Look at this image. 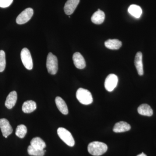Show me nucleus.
Listing matches in <instances>:
<instances>
[{
  "instance_id": "obj_22",
  "label": "nucleus",
  "mask_w": 156,
  "mask_h": 156,
  "mask_svg": "<svg viewBox=\"0 0 156 156\" xmlns=\"http://www.w3.org/2000/svg\"><path fill=\"white\" fill-rule=\"evenodd\" d=\"M27 152L30 155L34 156H44L45 154L44 150L37 149L30 145L27 148Z\"/></svg>"
},
{
  "instance_id": "obj_21",
  "label": "nucleus",
  "mask_w": 156,
  "mask_h": 156,
  "mask_svg": "<svg viewBox=\"0 0 156 156\" xmlns=\"http://www.w3.org/2000/svg\"><path fill=\"white\" fill-rule=\"evenodd\" d=\"M27 133V128L23 125H19L16 128L15 134L18 137L23 138Z\"/></svg>"
},
{
  "instance_id": "obj_4",
  "label": "nucleus",
  "mask_w": 156,
  "mask_h": 156,
  "mask_svg": "<svg viewBox=\"0 0 156 156\" xmlns=\"http://www.w3.org/2000/svg\"><path fill=\"white\" fill-rule=\"evenodd\" d=\"M46 65L49 73L51 75L56 74L58 69V59L56 56L52 53L48 54Z\"/></svg>"
},
{
  "instance_id": "obj_13",
  "label": "nucleus",
  "mask_w": 156,
  "mask_h": 156,
  "mask_svg": "<svg viewBox=\"0 0 156 156\" xmlns=\"http://www.w3.org/2000/svg\"><path fill=\"white\" fill-rule=\"evenodd\" d=\"M131 128V126L128 123L121 121L115 124L113 131L115 133H122L129 131Z\"/></svg>"
},
{
  "instance_id": "obj_7",
  "label": "nucleus",
  "mask_w": 156,
  "mask_h": 156,
  "mask_svg": "<svg viewBox=\"0 0 156 156\" xmlns=\"http://www.w3.org/2000/svg\"><path fill=\"white\" fill-rule=\"evenodd\" d=\"M118 78L114 74H111L107 77L105 82V87L108 92H112L116 87L118 83Z\"/></svg>"
},
{
  "instance_id": "obj_19",
  "label": "nucleus",
  "mask_w": 156,
  "mask_h": 156,
  "mask_svg": "<svg viewBox=\"0 0 156 156\" xmlns=\"http://www.w3.org/2000/svg\"><path fill=\"white\" fill-rule=\"evenodd\" d=\"M30 145L35 148L41 150H44L46 147L44 141L39 137L33 138L30 141Z\"/></svg>"
},
{
  "instance_id": "obj_11",
  "label": "nucleus",
  "mask_w": 156,
  "mask_h": 156,
  "mask_svg": "<svg viewBox=\"0 0 156 156\" xmlns=\"http://www.w3.org/2000/svg\"><path fill=\"white\" fill-rule=\"evenodd\" d=\"M17 99V93L16 91H12L7 96L5 105L8 109L13 108L16 104Z\"/></svg>"
},
{
  "instance_id": "obj_9",
  "label": "nucleus",
  "mask_w": 156,
  "mask_h": 156,
  "mask_svg": "<svg viewBox=\"0 0 156 156\" xmlns=\"http://www.w3.org/2000/svg\"><path fill=\"white\" fill-rule=\"evenodd\" d=\"M80 2V0H68L64 6L65 14L68 15L73 14Z\"/></svg>"
},
{
  "instance_id": "obj_17",
  "label": "nucleus",
  "mask_w": 156,
  "mask_h": 156,
  "mask_svg": "<svg viewBox=\"0 0 156 156\" xmlns=\"http://www.w3.org/2000/svg\"><path fill=\"white\" fill-rule=\"evenodd\" d=\"M137 112L140 115L147 116H151L153 114L152 109L146 104L141 105L137 108Z\"/></svg>"
},
{
  "instance_id": "obj_12",
  "label": "nucleus",
  "mask_w": 156,
  "mask_h": 156,
  "mask_svg": "<svg viewBox=\"0 0 156 156\" xmlns=\"http://www.w3.org/2000/svg\"><path fill=\"white\" fill-rule=\"evenodd\" d=\"M134 65L138 75L140 76L143 75V65L142 62V53L141 52H138L136 53L134 59Z\"/></svg>"
},
{
  "instance_id": "obj_3",
  "label": "nucleus",
  "mask_w": 156,
  "mask_h": 156,
  "mask_svg": "<svg viewBox=\"0 0 156 156\" xmlns=\"http://www.w3.org/2000/svg\"><path fill=\"white\" fill-rule=\"evenodd\" d=\"M57 134L60 139L70 147L75 145V140L71 133L67 129L63 128H59L57 129Z\"/></svg>"
},
{
  "instance_id": "obj_14",
  "label": "nucleus",
  "mask_w": 156,
  "mask_h": 156,
  "mask_svg": "<svg viewBox=\"0 0 156 156\" xmlns=\"http://www.w3.org/2000/svg\"><path fill=\"white\" fill-rule=\"evenodd\" d=\"M105 19V14L104 12L100 9L98 10L92 15L91 17V20L93 23L95 24H101Z\"/></svg>"
},
{
  "instance_id": "obj_5",
  "label": "nucleus",
  "mask_w": 156,
  "mask_h": 156,
  "mask_svg": "<svg viewBox=\"0 0 156 156\" xmlns=\"http://www.w3.org/2000/svg\"><path fill=\"white\" fill-rule=\"evenodd\" d=\"M20 56L23 64L27 69L31 70L33 67L32 58L30 52L27 48H24L21 50Z\"/></svg>"
},
{
  "instance_id": "obj_10",
  "label": "nucleus",
  "mask_w": 156,
  "mask_h": 156,
  "mask_svg": "<svg viewBox=\"0 0 156 156\" xmlns=\"http://www.w3.org/2000/svg\"><path fill=\"white\" fill-rule=\"evenodd\" d=\"M74 64L77 68L83 69L86 66V61L80 53L76 52L73 54V56Z\"/></svg>"
},
{
  "instance_id": "obj_20",
  "label": "nucleus",
  "mask_w": 156,
  "mask_h": 156,
  "mask_svg": "<svg viewBox=\"0 0 156 156\" xmlns=\"http://www.w3.org/2000/svg\"><path fill=\"white\" fill-rule=\"evenodd\" d=\"M128 12L133 17L138 18L140 17L142 14V10L139 6L132 5L128 8Z\"/></svg>"
},
{
  "instance_id": "obj_8",
  "label": "nucleus",
  "mask_w": 156,
  "mask_h": 156,
  "mask_svg": "<svg viewBox=\"0 0 156 156\" xmlns=\"http://www.w3.org/2000/svg\"><path fill=\"white\" fill-rule=\"evenodd\" d=\"M0 128L3 136L5 138H7L13 132V129L9 121L5 119H0Z\"/></svg>"
},
{
  "instance_id": "obj_25",
  "label": "nucleus",
  "mask_w": 156,
  "mask_h": 156,
  "mask_svg": "<svg viewBox=\"0 0 156 156\" xmlns=\"http://www.w3.org/2000/svg\"><path fill=\"white\" fill-rule=\"evenodd\" d=\"M136 156H147L145 154H144V153H142L138 155H137Z\"/></svg>"
},
{
  "instance_id": "obj_24",
  "label": "nucleus",
  "mask_w": 156,
  "mask_h": 156,
  "mask_svg": "<svg viewBox=\"0 0 156 156\" xmlns=\"http://www.w3.org/2000/svg\"><path fill=\"white\" fill-rule=\"evenodd\" d=\"M13 0H0V7L6 8L11 5Z\"/></svg>"
},
{
  "instance_id": "obj_23",
  "label": "nucleus",
  "mask_w": 156,
  "mask_h": 156,
  "mask_svg": "<svg viewBox=\"0 0 156 156\" xmlns=\"http://www.w3.org/2000/svg\"><path fill=\"white\" fill-rule=\"evenodd\" d=\"M6 67L5 53L2 50H0V72H2Z\"/></svg>"
},
{
  "instance_id": "obj_18",
  "label": "nucleus",
  "mask_w": 156,
  "mask_h": 156,
  "mask_svg": "<svg viewBox=\"0 0 156 156\" xmlns=\"http://www.w3.org/2000/svg\"><path fill=\"white\" fill-rule=\"evenodd\" d=\"M105 45L110 50H118L122 47V43L118 39H109L105 42Z\"/></svg>"
},
{
  "instance_id": "obj_2",
  "label": "nucleus",
  "mask_w": 156,
  "mask_h": 156,
  "mask_svg": "<svg viewBox=\"0 0 156 156\" xmlns=\"http://www.w3.org/2000/svg\"><path fill=\"white\" fill-rule=\"evenodd\" d=\"M76 97L79 102L85 105L91 104L93 102V98L91 92L87 89L80 88L76 93Z\"/></svg>"
},
{
  "instance_id": "obj_6",
  "label": "nucleus",
  "mask_w": 156,
  "mask_h": 156,
  "mask_svg": "<svg viewBox=\"0 0 156 156\" xmlns=\"http://www.w3.org/2000/svg\"><path fill=\"white\" fill-rule=\"evenodd\" d=\"M34 14L33 9L27 8L23 11L16 18V22L18 24H23L28 22Z\"/></svg>"
},
{
  "instance_id": "obj_16",
  "label": "nucleus",
  "mask_w": 156,
  "mask_h": 156,
  "mask_svg": "<svg viewBox=\"0 0 156 156\" xmlns=\"http://www.w3.org/2000/svg\"><path fill=\"white\" fill-rule=\"evenodd\" d=\"M55 102L57 108L62 113L63 115H67L68 114L69 111L67 105L62 98L57 96L55 98Z\"/></svg>"
},
{
  "instance_id": "obj_15",
  "label": "nucleus",
  "mask_w": 156,
  "mask_h": 156,
  "mask_svg": "<svg viewBox=\"0 0 156 156\" xmlns=\"http://www.w3.org/2000/svg\"><path fill=\"white\" fill-rule=\"evenodd\" d=\"M37 108L36 102L32 100L27 101L23 104L22 110L25 113H30Z\"/></svg>"
},
{
  "instance_id": "obj_1",
  "label": "nucleus",
  "mask_w": 156,
  "mask_h": 156,
  "mask_svg": "<svg viewBox=\"0 0 156 156\" xmlns=\"http://www.w3.org/2000/svg\"><path fill=\"white\" fill-rule=\"evenodd\" d=\"M108 150V146L105 144L99 141L90 143L88 146L89 153L92 155L99 156L105 153Z\"/></svg>"
}]
</instances>
